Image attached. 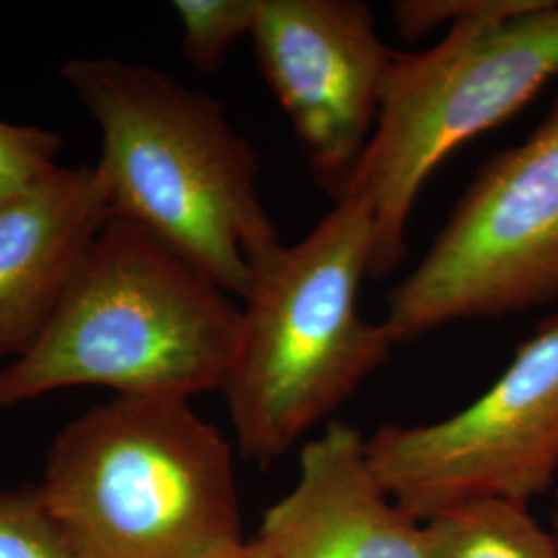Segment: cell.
Here are the masks:
<instances>
[{"label": "cell", "mask_w": 558, "mask_h": 558, "mask_svg": "<svg viewBox=\"0 0 558 558\" xmlns=\"http://www.w3.org/2000/svg\"><path fill=\"white\" fill-rule=\"evenodd\" d=\"M60 73L100 129L96 170L110 216L246 299L283 242L260 199L259 154L223 104L119 59H73Z\"/></svg>", "instance_id": "cell-1"}, {"label": "cell", "mask_w": 558, "mask_h": 558, "mask_svg": "<svg viewBox=\"0 0 558 558\" xmlns=\"http://www.w3.org/2000/svg\"><path fill=\"white\" fill-rule=\"evenodd\" d=\"M240 317L216 281L140 226L112 218L40 338L0 366V412L71 387L189 401L221 391Z\"/></svg>", "instance_id": "cell-2"}, {"label": "cell", "mask_w": 558, "mask_h": 558, "mask_svg": "<svg viewBox=\"0 0 558 558\" xmlns=\"http://www.w3.org/2000/svg\"><path fill=\"white\" fill-rule=\"evenodd\" d=\"M41 499L75 558H236L232 447L189 399L120 398L52 440Z\"/></svg>", "instance_id": "cell-3"}, {"label": "cell", "mask_w": 558, "mask_h": 558, "mask_svg": "<svg viewBox=\"0 0 558 558\" xmlns=\"http://www.w3.org/2000/svg\"><path fill=\"white\" fill-rule=\"evenodd\" d=\"M373 248V203L345 193L257 269L221 393L240 453L260 468L290 453L391 356L383 323L359 311Z\"/></svg>", "instance_id": "cell-4"}, {"label": "cell", "mask_w": 558, "mask_h": 558, "mask_svg": "<svg viewBox=\"0 0 558 558\" xmlns=\"http://www.w3.org/2000/svg\"><path fill=\"white\" fill-rule=\"evenodd\" d=\"M555 77L557 0H495L433 48L396 52L375 131L338 195L373 203L371 278L393 274L405 257L410 216L440 163L515 117Z\"/></svg>", "instance_id": "cell-5"}, {"label": "cell", "mask_w": 558, "mask_h": 558, "mask_svg": "<svg viewBox=\"0 0 558 558\" xmlns=\"http://www.w3.org/2000/svg\"><path fill=\"white\" fill-rule=\"evenodd\" d=\"M557 299L558 101L527 140L480 170L418 267L389 294L383 327L396 345Z\"/></svg>", "instance_id": "cell-6"}, {"label": "cell", "mask_w": 558, "mask_h": 558, "mask_svg": "<svg viewBox=\"0 0 558 558\" xmlns=\"http://www.w3.org/2000/svg\"><path fill=\"white\" fill-rule=\"evenodd\" d=\"M366 453L391 499L422 523L476 500L546 495L558 474V313L476 401L439 422L385 424Z\"/></svg>", "instance_id": "cell-7"}, {"label": "cell", "mask_w": 558, "mask_h": 558, "mask_svg": "<svg viewBox=\"0 0 558 558\" xmlns=\"http://www.w3.org/2000/svg\"><path fill=\"white\" fill-rule=\"evenodd\" d=\"M251 40L315 177L338 197L375 131L396 57L371 7L260 0Z\"/></svg>", "instance_id": "cell-8"}, {"label": "cell", "mask_w": 558, "mask_h": 558, "mask_svg": "<svg viewBox=\"0 0 558 558\" xmlns=\"http://www.w3.org/2000/svg\"><path fill=\"white\" fill-rule=\"evenodd\" d=\"M271 558H435L426 523L377 478L356 426L331 420L302 445L299 480L260 519Z\"/></svg>", "instance_id": "cell-9"}, {"label": "cell", "mask_w": 558, "mask_h": 558, "mask_svg": "<svg viewBox=\"0 0 558 558\" xmlns=\"http://www.w3.org/2000/svg\"><path fill=\"white\" fill-rule=\"evenodd\" d=\"M112 220L96 168L54 166L0 205V362L23 356Z\"/></svg>", "instance_id": "cell-10"}, {"label": "cell", "mask_w": 558, "mask_h": 558, "mask_svg": "<svg viewBox=\"0 0 558 558\" xmlns=\"http://www.w3.org/2000/svg\"><path fill=\"white\" fill-rule=\"evenodd\" d=\"M424 523L435 558H558L557 536L532 518L527 505L476 500Z\"/></svg>", "instance_id": "cell-11"}, {"label": "cell", "mask_w": 558, "mask_h": 558, "mask_svg": "<svg viewBox=\"0 0 558 558\" xmlns=\"http://www.w3.org/2000/svg\"><path fill=\"white\" fill-rule=\"evenodd\" d=\"M260 0H174L182 40L180 52L201 73H216L230 48L251 38Z\"/></svg>", "instance_id": "cell-12"}, {"label": "cell", "mask_w": 558, "mask_h": 558, "mask_svg": "<svg viewBox=\"0 0 558 558\" xmlns=\"http://www.w3.org/2000/svg\"><path fill=\"white\" fill-rule=\"evenodd\" d=\"M0 558H75L38 484L0 486Z\"/></svg>", "instance_id": "cell-13"}, {"label": "cell", "mask_w": 558, "mask_h": 558, "mask_svg": "<svg viewBox=\"0 0 558 558\" xmlns=\"http://www.w3.org/2000/svg\"><path fill=\"white\" fill-rule=\"evenodd\" d=\"M62 145L54 131L0 120V205L59 166Z\"/></svg>", "instance_id": "cell-14"}, {"label": "cell", "mask_w": 558, "mask_h": 558, "mask_svg": "<svg viewBox=\"0 0 558 558\" xmlns=\"http://www.w3.org/2000/svg\"><path fill=\"white\" fill-rule=\"evenodd\" d=\"M236 558H271L269 557V555H267V553H265V550H263V548H260L259 544H257V542H253V539H251V542H248V544H246V548H244V550H242V553H240L239 557Z\"/></svg>", "instance_id": "cell-15"}, {"label": "cell", "mask_w": 558, "mask_h": 558, "mask_svg": "<svg viewBox=\"0 0 558 558\" xmlns=\"http://www.w3.org/2000/svg\"><path fill=\"white\" fill-rule=\"evenodd\" d=\"M557 539H558V502H557Z\"/></svg>", "instance_id": "cell-16"}]
</instances>
